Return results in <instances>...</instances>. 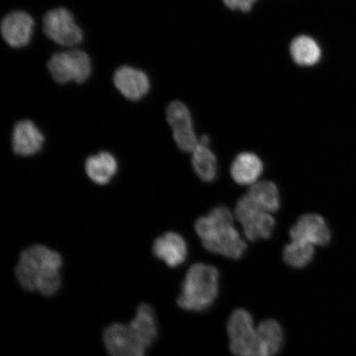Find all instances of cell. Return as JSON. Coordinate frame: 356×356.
I'll return each instance as SVG.
<instances>
[{
    "label": "cell",
    "mask_w": 356,
    "mask_h": 356,
    "mask_svg": "<svg viewBox=\"0 0 356 356\" xmlns=\"http://www.w3.org/2000/svg\"><path fill=\"white\" fill-rule=\"evenodd\" d=\"M63 260L59 253L43 245H34L22 252L15 270L20 286L51 297L60 291Z\"/></svg>",
    "instance_id": "cell-1"
},
{
    "label": "cell",
    "mask_w": 356,
    "mask_h": 356,
    "mask_svg": "<svg viewBox=\"0 0 356 356\" xmlns=\"http://www.w3.org/2000/svg\"><path fill=\"white\" fill-rule=\"evenodd\" d=\"M195 232L207 251L238 260L246 252L247 244L234 226V216L225 206L216 207L195 224Z\"/></svg>",
    "instance_id": "cell-2"
},
{
    "label": "cell",
    "mask_w": 356,
    "mask_h": 356,
    "mask_svg": "<svg viewBox=\"0 0 356 356\" xmlns=\"http://www.w3.org/2000/svg\"><path fill=\"white\" fill-rule=\"evenodd\" d=\"M219 280L220 273L216 267L204 264L191 266L182 283L178 306L193 312L210 309L219 293Z\"/></svg>",
    "instance_id": "cell-3"
},
{
    "label": "cell",
    "mask_w": 356,
    "mask_h": 356,
    "mask_svg": "<svg viewBox=\"0 0 356 356\" xmlns=\"http://www.w3.org/2000/svg\"><path fill=\"white\" fill-rule=\"evenodd\" d=\"M230 350L236 356H261L259 333L252 316L246 309H235L231 314L228 326Z\"/></svg>",
    "instance_id": "cell-4"
},
{
    "label": "cell",
    "mask_w": 356,
    "mask_h": 356,
    "mask_svg": "<svg viewBox=\"0 0 356 356\" xmlns=\"http://www.w3.org/2000/svg\"><path fill=\"white\" fill-rule=\"evenodd\" d=\"M47 68L53 79L61 84L84 83L92 73L90 57L78 49L56 53L49 60Z\"/></svg>",
    "instance_id": "cell-5"
},
{
    "label": "cell",
    "mask_w": 356,
    "mask_h": 356,
    "mask_svg": "<svg viewBox=\"0 0 356 356\" xmlns=\"http://www.w3.org/2000/svg\"><path fill=\"white\" fill-rule=\"evenodd\" d=\"M235 216L241 222L245 235L251 241L270 238L274 232V218L258 207L248 194L238 200Z\"/></svg>",
    "instance_id": "cell-6"
},
{
    "label": "cell",
    "mask_w": 356,
    "mask_h": 356,
    "mask_svg": "<svg viewBox=\"0 0 356 356\" xmlns=\"http://www.w3.org/2000/svg\"><path fill=\"white\" fill-rule=\"evenodd\" d=\"M42 22L44 35L60 46L74 47L83 41V31L75 22L72 13L65 8L48 11Z\"/></svg>",
    "instance_id": "cell-7"
},
{
    "label": "cell",
    "mask_w": 356,
    "mask_h": 356,
    "mask_svg": "<svg viewBox=\"0 0 356 356\" xmlns=\"http://www.w3.org/2000/svg\"><path fill=\"white\" fill-rule=\"evenodd\" d=\"M102 338L110 356H145L149 349L130 323L111 324Z\"/></svg>",
    "instance_id": "cell-8"
},
{
    "label": "cell",
    "mask_w": 356,
    "mask_h": 356,
    "mask_svg": "<svg viewBox=\"0 0 356 356\" xmlns=\"http://www.w3.org/2000/svg\"><path fill=\"white\" fill-rule=\"evenodd\" d=\"M166 118L178 148L184 152L193 153L199 145V139L188 106L179 101L172 102L166 109Z\"/></svg>",
    "instance_id": "cell-9"
},
{
    "label": "cell",
    "mask_w": 356,
    "mask_h": 356,
    "mask_svg": "<svg viewBox=\"0 0 356 356\" xmlns=\"http://www.w3.org/2000/svg\"><path fill=\"white\" fill-rule=\"evenodd\" d=\"M293 241L325 246L330 242L331 231L324 218L317 213H306L299 218L291 230Z\"/></svg>",
    "instance_id": "cell-10"
},
{
    "label": "cell",
    "mask_w": 356,
    "mask_h": 356,
    "mask_svg": "<svg viewBox=\"0 0 356 356\" xmlns=\"http://www.w3.org/2000/svg\"><path fill=\"white\" fill-rule=\"evenodd\" d=\"M34 20L28 13L13 11L3 17L1 34L10 47L20 48L26 46L32 38Z\"/></svg>",
    "instance_id": "cell-11"
},
{
    "label": "cell",
    "mask_w": 356,
    "mask_h": 356,
    "mask_svg": "<svg viewBox=\"0 0 356 356\" xmlns=\"http://www.w3.org/2000/svg\"><path fill=\"white\" fill-rule=\"evenodd\" d=\"M118 90L131 101H139L149 92L150 82L147 74L131 66L120 67L113 75Z\"/></svg>",
    "instance_id": "cell-12"
},
{
    "label": "cell",
    "mask_w": 356,
    "mask_h": 356,
    "mask_svg": "<svg viewBox=\"0 0 356 356\" xmlns=\"http://www.w3.org/2000/svg\"><path fill=\"white\" fill-rule=\"evenodd\" d=\"M44 137L40 129L29 120H22L13 127L12 145L13 152L22 157H29L40 152Z\"/></svg>",
    "instance_id": "cell-13"
},
{
    "label": "cell",
    "mask_w": 356,
    "mask_h": 356,
    "mask_svg": "<svg viewBox=\"0 0 356 356\" xmlns=\"http://www.w3.org/2000/svg\"><path fill=\"white\" fill-rule=\"evenodd\" d=\"M154 255L172 268L179 266L188 257V245L179 234L168 232L155 240Z\"/></svg>",
    "instance_id": "cell-14"
},
{
    "label": "cell",
    "mask_w": 356,
    "mask_h": 356,
    "mask_svg": "<svg viewBox=\"0 0 356 356\" xmlns=\"http://www.w3.org/2000/svg\"><path fill=\"white\" fill-rule=\"evenodd\" d=\"M264 164L254 153L243 152L235 158L231 165L230 173L239 185H251L262 175Z\"/></svg>",
    "instance_id": "cell-15"
},
{
    "label": "cell",
    "mask_w": 356,
    "mask_h": 356,
    "mask_svg": "<svg viewBox=\"0 0 356 356\" xmlns=\"http://www.w3.org/2000/svg\"><path fill=\"white\" fill-rule=\"evenodd\" d=\"M86 171L96 184L106 185L117 175L118 163L113 154L104 151L86 159Z\"/></svg>",
    "instance_id": "cell-16"
},
{
    "label": "cell",
    "mask_w": 356,
    "mask_h": 356,
    "mask_svg": "<svg viewBox=\"0 0 356 356\" xmlns=\"http://www.w3.org/2000/svg\"><path fill=\"white\" fill-rule=\"evenodd\" d=\"M129 323L149 348L159 333L157 317L152 307L148 304H141L138 307L135 317Z\"/></svg>",
    "instance_id": "cell-17"
},
{
    "label": "cell",
    "mask_w": 356,
    "mask_h": 356,
    "mask_svg": "<svg viewBox=\"0 0 356 356\" xmlns=\"http://www.w3.org/2000/svg\"><path fill=\"white\" fill-rule=\"evenodd\" d=\"M259 333L261 356H275L282 350L284 332L280 324L273 319H267L257 327Z\"/></svg>",
    "instance_id": "cell-18"
},
{
    "label": "cell",
    "mask_w": 356,
    "mask_h": 356,
    "mask_svg": "<svg viewBox=\"0 0 356 356\" xmlns=\"http://www.w3.org/2000/svg\"><path fill=\"white\" fill-rule=\"evenodd\" d=\"M289 49L293 61L301 66H313L321 59V48L309 35H299L293 39Z\"/></svg>",
    "instance_id": "cell-19"
},
{
    "label": "cell",
    "mask_w": 356,
    "mask_h": 356,
    "mask_svg": "<svg viewBox=\"0 0 356 356\" xmlns=\"http://www.w3.org/2000/svg\"><path fill=\"white\" fill-rule=\"evenodd\" d=\"M248 195L258 207L266 212H277L280 207V197L277 186L271 181H261L253 184Z\"/></svg>",
    "instance_id": "cell-20"
},
{
    "label": "cell",
    "mask_w": 356,
    "mask_h": 356,
    "mask_svg": "<svg viewBox=\"0 0 356 356\" xmlns=\"http://www.w3.org/2000/svg\"><path fill=\"white\" fill-rule=\"evenodd\" d=\"M193 167L197 175L204 181L211 182L216 179L218 175V161L215 154L209 145L200 144L193 152L191 159Z\"/></svg>",
    "instance_id": "cell-21"
},
{
    "label": "cell",
    "mask_w": 356,
    "mask_h": 356,
    "mask_svg": "<svg viewBox=\"0 0 356 356\" xmlns=\"http://www.w3.org/2000/svg\"><path fill=\"white\" fill-rule=\"evenodd\" d=\"M314 256L313 245L293 241L284 248L283 258L284 262L293 268L301 269L310 264Z\"/></svg>",
    "instance_id": "cell-22"
},
{
    "label": "cell",
    "mask_w": 356,
    "mask_h": 356,
    "mask_svg": "<svg viewBox=\"0 0 356 356\" xmlns=\"http://www.w3.org/2000/svg\"><path fill=\"white\" fill-rule=\"evenodd\" d=\"M222 1L230 10L249 12L257 0H222Z\"/></svg>",
    "instance_id": "cell-23"
}]
</instances>
